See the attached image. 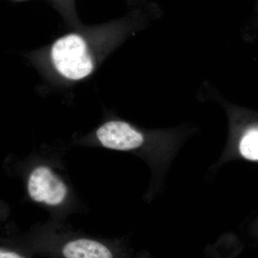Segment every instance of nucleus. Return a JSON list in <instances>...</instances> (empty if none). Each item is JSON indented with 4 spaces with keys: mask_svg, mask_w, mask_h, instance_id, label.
Returning a JSON list of instances; mask_svg holds the SVG:
<instances>
[{
    "mask_svg": "<svg viewBox=\"0 0 258 258\" xmlns=\"http://www.w3.org/2000/svg\"><path fill=\"white\" fill-rule=\"evenodd\" d=\"M51 59L56 71L71 81L85 79L93 71L87 44L77 34L64 35L56 40L51 48Z\"/></svg>",
    "mask_w": 258,
    "mask_h": 258,
    "instance_id": "2",
    "label": "nucleus"
},
{
    "mask_svg": "<svg viewBox=\"0 0 258 258\" xmlns=\"http://www.w3.org/2000/svg\"><path fill=\"white\" fill-rule=\"evenodd\" d=\"M30 247L57 258H120L113 242L77 235L37 237Z\"/></svg>",
    "mask_w": 258,
    "mask_h": 258,
    "instance_id": "1",
    "label": "nucleus"
},
{
    "mask_svg": "<svg viewBox=\"0 0 258 258\" xmlns=\"http://www.w3.org/2000/svg\"><path fill=\"white\" fill-rule=\"evenodd\" d=\"M27 191L32 200L51 207L64 203L69 194L67 186L49 166H37L29 174Z\"/></svg>",
    "mask_w": 258,
    "mask_h": 258,
    "instance_id": "3",
    "label": "nucleus"
},
{
    "mask_svg": "<svg viewBox=\"0 0 258 258\" xmlns=\"http://www.w3.org/2000/svg\"><path fill=\"white\" fill-rule=\"evenodd\" d=\"M0 258H32L30 254L18 245L4 244L0 249Z\"/></svg>",
    "mask_w": 258,
    "mask_h": 258,
    "instance_id": "6",
    "label": "nucleus"
},
{
    "mask_svg": "<svg viewBox=\"0 0 258 258\" xmlns=\"http://www.w3.org/2000/svg\"><path fill=\"white\" fill-rule=\"evenodd\" d=\"M96 139L106 149L129 151L140 147L144 137L128 123L120 120H110L97 129Z\"/></svg>",
    "mask_w": 258,
    "mask_h": 258,
    "instance_id": "4",
    "label": "nucleus"
},
{
    "mask_svg": "<svg viewBox=\"0 0 258 258\" xmlns=\"http://www.w3.org/2000/svg\"><path fill=\"white\" fill-rule=\"evenodd\" d=\"M240 149L246 159L258 161V131L249 132L242 139Z\"/></svg>",
    "mask_w": 258,
    "mask_h": 258,
    "instance_id": "5",
    "label": "nucleus"
}]
</instances>
